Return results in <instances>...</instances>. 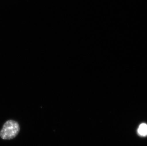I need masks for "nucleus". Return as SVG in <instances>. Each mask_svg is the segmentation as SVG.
<instances>
[{"mask_svg": "<svg viewBox=\"0 0 147 146\" xmlns=\"http://www.w3.org/2000/svg\"><path fill=\"white\" fill-rule=\"evenodd\" d=\"M20 131L18 122L13 120L6 121L0 131V137L4 140H10L16 138Z\"/></svg>", "mask_w": 147, "mask_h": 146, "instance_id": "nucleus-1", "label": "nucleus"}, {"mask_svg": "<svg viewBox=\"0 0 147 146\" xmlns=\"http://www.w3.org/2000/svg\"><path fill=\"white\" fill-rule=\"evenodd\" d=\"M138 133L142 137L147 136V125L145 123L140 124L138 129Z\"/></svg>", "mask_w": 147, "mask_h": 146, "instance_id": "nucleus-2", "label": "nucleus"}]
</instances>
